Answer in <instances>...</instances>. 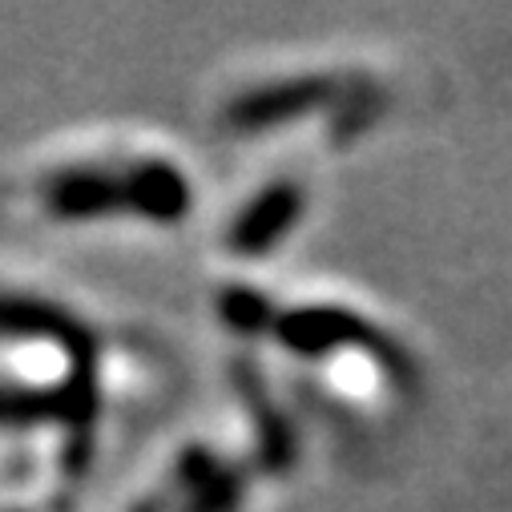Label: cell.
<instances>
[{"label": "cell", "instance_id": "obj_1", "mask_svg": "<svg viewBox=\"0 0 512 512\" xmlns=\"http://www.w3.org/2000/svg\"><path fill=\"white\" fill-rule=\"evenodd\" d=\"M271 331L299 355H327V351H339V347L371 351V359L396 383H404V388L416 383L412 355L388 331H379L375 323H367L355 311H343V307H295V311H279Z\"/></svg>", "mask_w": 512, "mask_h": 512}, {"label": "cell", "instance_id": "obj_6", "mask_svg": "<svg viewBox=\"0 0 512 512\" xmlns=\"http://www.w3.org/2000/svg\"><path fill=\"white\" fill-rule=\"evenodd\" d=\"M125 210H138L154 222H178L190 210V182L166 162H138L121 174Z\"/></svg>", "mask_w": 512, "mask_h": 512}, {"label": "cell", "instance_id": "obj_5", "mask_svg": "<svg viewBox=\"0 0 512 512\" xmlns=\"http://www.w3.org/2000/svg\"><path fill=\"white\" fill-rule=\"evenodd\" d=\"M45 206L57 218H101L125 210V186L109 170H61L45 182Z\"/></svg>", "mask_w": 512, "mask_h": 512}, {"label": "cell", "instance_id": "obj_8", "mask_svg": "<svg viewBox=\"0 0 512 512\" xmlns=\"http://www.w3.org/2000/svg\"><path fill=\"white\" fill-rule=\"evenodd\" d=\"M218 307H222V319H226L234 331H242V335L271 331V327H275V315H279V311L271 307V299L259 295L254 287H230Z\"/></svg>", "mask_w": 512, "mask_h": 512}, {"label": "cell", "instance_id": "obj_2", "mask_svg": "<svg viewBox=\"0 0 512 512\" xmlns=\"http://www.w3.org/2000/svg\"><path fill=\"white\" fill-rule=\"evenodd\" d=\"M335 93H339V85L331 77H319V73L271 81V85L242 93L226 109V125L230 130H242V134H259V130H271V125H283V121H295L303 113H315V109L331 105Z\"/></svg>", "mask_w": 512, "mask_h": 512}, {"label": "cell", "instance_id": "obj_3", "mask_svg": "<svg viewBox=\"0 0 512 512\" xmlns=\"http://www.w3.org/2000/svg\"><path fill=\"white\" fill-rule=\"evenodd\" d=\"M299 214H303V190L295 182H271L246 202V210L234 218L226 242L234 254L259 259V254H267L271 246H279L291 234Z\"/></svg>", "mask_w": 512, "mask_h": 512}, {"label": "cell", "instance_id": "obj_7", "mask_svg": "<svg viewBox=\"0 0 512 512\" xmlns=\"http://www.w3.org/2000/svg\"><path fill=\"white\" fill-rule=\"evenodd\" d=\"M45 420L69 424V392L61 388H0V428H29Z\"/></svg>", "mask_w": 512, "mask_h": 512}, {"label": "cell", "instance_id": "obj_4", "mask_svg": "<svg viewBox=\"0 0 512 512\" xmlns=\"http://www.w3.org/2000/svg\"><path fill=\"white\" fill-rule=\"evenodd\" d=\"M0 335L49 339V343L65 347L69 363L97 359V343H93V335H89L85 323H77L69 311H61L53 303L25 299V295H0Z\"/></svg>", "mask_w": 512, "mask_h": 512}, {"label": "cell", "instance_id": "obj_9", "mask_svg": "<svg viewBox=\"0 0 512 512\" xmlns=\"http://www.w3.org/2000/svg\"><path fill=\"white\" fill-rule=\"evenodd\" d=\"M146 512H158V508H154V504H150V508H146Z\"/></svg>", "mask_w": 512, "mask_h": 512}]
</instances>
